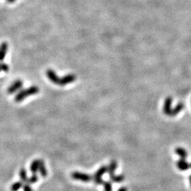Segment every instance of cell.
Wrapping results in <instances>:
<instances>
[{
  "mask_svg": "<svg viewBox=\"0 0 191 191\" xmlns=\"http://www.w3.org/2000/svg\"><path fill=\"white\" fill-rule=\"evenodd\" d=\"M7 49H8V44L6 43H2L0 45V61L2 62L5 58V56L7 52Z\"/></svg>",
  "mask_w": 191,
  "mask_h": 191,
  "instance_id": "9",
  "label": "cell"
},
{
  "mask_svg": "<svg viewBox=\"0 0 191 191\" xmlns=\"http://www.w3.org/2000/svg\"><path fill=\"white\" fill-rule=\"evenodd\" d=\"M23 83L21 80L17 79L15 82H14L11 84L9 86L8 89H7V93L9 94H13L17 92L18 90H20L23 87Z\"/></svg>",
  "mask_w": 191,
  "mask_h": 191,
  "instance_id": "4",
  "label": "cell"
},
{
  "mask_svg": "<svg viewBox=\"0 0 191 191\" xmlns=\"http://www.w3.org/2000/svg\"><path fill=\"white\" fill-rule=\"evenodd\" d=\"M177 167L179 170L181 171H186L189 169L190 165L188 164L187 161H185V159H181L179 161L177 162Z\"/></svg>",
  "mask_w": 191,
  "mask_h": 191,
  "instance_id": "11",
  "label": "cell"
},
{
  "mask_svg": "<svg viewBox=\"0 0 191 191\" xmlns=\"http://www.w3.org/2000/svg\"><path fill=\"white\" fill-rule=\"evenodd\" d=\"M189 180H190V185H191V175L190 176V177H189Z\"/></svg>",
  "mask_w": 191,
  "mask_h": 191,
  "instance_id": "24",
  "label": "cell"
},
{
  "mask_svg": "<svg viewBox=\"0 0 191 191\" xmlns=\"http://www.w3.org/2000/svg\"><path fill=\"white\" fill-rule=\"evenodd\" d=\"M171 104H172V98L171 97L166 98L165 102H164V113H165L166 116H171V113L172 111Z\"/></svg>",
  "mask_w": 191,
  "mask_h": 191,
  "instance_id": "7",
  "label": "cell"
},
{
  "mask_svg": "<svg viewBox=\"0 0 191 191\" xmlns=\"http://www.w3.org/2000/svg\"><path fill=\"white\" fill-rule=\"evenodd\" d=\"M104 191H113L112 183L110 181H104Z\"/></svg>",
  "mask_w": 191,
  "mask_h": 191,
  "instance_id": "19",
  "label": "cell"
},
{
  "mask_svg": "<svg viewBox=\"0 0 191 191\" xmlns=\"http://www.w3.org/2000/svg\"><path fill=\"white\" fill-rule=\"evenodd\" d=\"M19 177L23 183H27L28 181V176L27 172L24 168H22L19 171Z\"/></svg>",
  "mask_w": 191,
  "mask_h": 191,
  "instance_id": "15",
  "label": "cell"
},
{
  "mask_svg": "<svg viewBox=\"0 0 191 191\" xmlns=\"http://www.w3.org/2000/svg\"><path fill=\"white\" fill-rule=\"evenodd\" d=\"M38 171L40 172V176L42 177L45 178L47 176V171L45 166V161L43 159L39 160V169H38Z\"/></svg>",
  "mask_w": 191,
  "mask_h": 191,
  "instance_id": "8",
  "label": "cell"
},
{
  "mask_svg": "<svg viewBox=\"0 0 191 191\" xmlns=\"http://www.w3.org/2000/svg\"><path fill=\"white\" fill-rule=\"evenodd\" d=\"M46 75L51 82H52L53 83H56V84H58L59 82V79L60 78H59V76L57 75L56 72L54 70H51V69L47 70L46 71Z\"/></svg>",
  "mask_w": 191,
  "mask_h": 191,
  "instance_id": "6",
  "label": "cell"
},
{
  "mask_svg": "<svg viewBox=\"0 0 191 191\" xmlns=\"http://www.w3.org/2000/svg\"><path fill=\"white\" fill-rule=\"evenodd\" d=\"M184 108V105H183V103H180L178 104L177 106H176V108H174L173 109H172L171 116H175L178 113H180V112L182 111V110Z\"/></svg>",
  "mask_w": 191,
  "mask_h": 191,
  "instance_id": "14",
  "label": "cell"
},
{
  "mask_svg": "<svg viewBox=\"0 0 191 191\" xmlns=\"http://www.w3.org/2000/svg\"><path fill=\"white\" fill-rule=\"evenodd\" d=\"M107 171H108V167L106 166H103L101 168L99 169V170H97V171L96 172L95 174L94 175V182L96 185H101L104 184V181L103 180V176L104 175L105 173H106Z\"/></svg>",
  "mask_w": 191,
  "mask_h": 191,
  "instance_id": "2",
  "label": "cell"
},
{
  "mask_svg": "<svg viewBox=\"0 0 191 191\" xmlns=\"http://www.w3.org/2000/svg\"><path fill=\"white\" fill-rule=\"evenodd\" d=\"M23 183L22 182V181H18V182L13 183L11 187V191H18L21 188H23Z\"/></svg>",
  "mask_w": 191,
  "mask_h": 191,
  "instance_id": "17",
  "label": "cell"
},
{
  "mask_svg": "<svg viewBox=\"0 0 191 191\" xmlns=\"http://www.w3.org/2000/svg\"><path fill=\"white\" fill-rule=\"evenodd\" d=\"M0 67H1V70L2 71H5V72H6V71H9V66L7 65L6 63H0Z\"/></svg>",
  "mask_w": 191,
  "mask_h": 191,
  "instance_id": "20",
  "label": "cell"
},
{
  "mask_svg": "<svg viewBox=\"0 0 191 191\" xmlns=\"http://www.w3.org/2000/svg\"><path fill=\"white\" fill-rule=\"evenodd\" d=\"M39 169V160L35 159L31 162L30 166V171L33 174H36Z\"/></svg>",
  "mask_w": 191,
  "mask_h": 191,
  "instance_id": "12",
  "label": "cell"
},
{
  "mask_svg": "<svg viewBox=\"0 0 191 191\" xmlns=\"http://www.w3.org/2000/svg\"><path fill=\"white\" fill-rule=\"evenodd\" d=\"M39 88L36 87V86H32V87L28 88V89L19 91L15 96V97H14V101L17 103L22 101L26 98L39 93Z\"/></svg>",
  "mask_w": 191,
  "mask_h": 191,
  "instance_id": "1",
  "label": "cell"
},
{
  "mask_svg": "<svg viewBox=\"0 0 191 191\" xmlns=\"http://www.w3.org/2000/svg\"><path fill=\"white\" fill-rule=\"evenodd\" d=\"M23 191H33L32 188L30 187V184H28V183H26L25 185H23Z\"/></svg>",
  "mask_w": 191,
  "mask_h": 191,
  "instance_id": "21",
  "label": "cell"
},
{
  "mask_svg": "<svg viewBox=\"0 0 191 191\" xmlns=\"http://www.w3.org/2000/svg\"><path fill=\"white\" fill-rule=\"evenodd\" d=\"M190 168H191V164H190Z\"/></svg>",
  "mask_w": 191,
  "mask_h": 191,
  "instance_id": "26",
  "label": "cell"
},
{
  "mask_svg": "<svg viewBox=\"0 0 191 191\" xmlns=\"http://www.w3.org/2000/svg\"><path fill=\"white\" fill-rule=\"evenodd\" d=\"M6 1H7V2H9V3H14V2H15V1H16V0H6Z\"/></svg>",
  "mask_w": 191,
  "mask_h": 191,
  "instance_id": "23",
  "label": "cell"
},
{
  "mask_svg": "<svg viewBox=\"0 0 191 191\" xmlns=\"http://www.w3.org/2000/svg\"><path fill=\"white\" fill-rule=\"evenodd\" d=\"M107 167H108V171H107V172H108L110 177H111V176L115 175V171H116L117 167H118V163H117L116 161L113 160V161H111V163H110L109 165Z\"/></svg>",
  "mask_w": 191,
  "mask_h": 191,
  "instance_id": "10",
  "label": "cell"
},
{
  "mask_svg": "<svg viewBox=\"0 0 191 191\" xmlns=\"http://www.w3.org/2000/svg\"><path fill=\"white\" fill-rule=\"evenodd\" d=\"M118 191H128V189H127V188H125V187H122Z\"/></svg>",
  "mask_w": 191,
  "mask_h": 191,
  "instance_id": "22",
  "label": "cell"
},
{
  "mask_svg": "<svg viewBox=\"0 0 191 191\" xmlns=\"http://www.w3.org/2000/svg\"><path fill=\"white\" fill-rule=\"evenodd\" d=\"M76 79V77L75 75H74V74H69V75H67L59 79L58 84L59 86H62V87H64V86L67 84H69V83L75 82Z\"/></svg>",
  "mask_w": 191,
  "mask_h": 191,
  "instance_id": "5",
  "label": "cell"
},
{
  "mask_svg": "<svg viewBox=\"0 0 191 191\" xmlns=\"http://www.w3.org/2000/svg\"><path fill=\"white\" fill-rule=\"evenodd\" d=\"M71 178L76 181H80L83 183H89L92 180V177L91 175L87 173H82V172L75 171L71 174Z\"/></svg>",
  "mask_w": 191,
  "mask_h": 191,
  "instance_id": "3",
  "label": "cell"
},
{
  "mask_svg": "<svg viewBox=\"0 0 191 191\" xmlns=\"http://www.w3.org/2000/svg\"><path fill=\"white\" fill-rule=\"evenodd\" d=\"M110 178H111V180L113 181V183H121L123 182V181L125 180V176L124 175H118V176H112L110 177Z\"/></svg>",
  "mask_w": 191,
  "mask_h": 191,
  "instance_id": "16",
  "label": "cell"
},
{
  "mask_svg": "<svg viewBox=\"0 0 191 191\" xmlns=\"http://www.w3.org/2000/svg\"><path fill=\"white\" fill-rule=\"evenodd\" d=\"M176 154H178L179 156L181 157V159H186L188 156V153L186 152V150L181 147H178L176 149Z\"/></svg>",
  "mask_w": 191,
  "mask_h": 191,
  "instance_id": "13",
  "label": "cell"
},
{
  "mask_svg": "<svg viewBox=\"0 0 191 191\" xmlns=\"http://www.w3.org/2000/svg\"><path fill=\"white\" fill-rule=\"evenodd\" d=\"M38 181V176L36 174H33L30 178H28L27 183H28V184H34V183H37Z\"/></svg>",
  "mask_w": 191,
  "mask_h": 191,
  "instance_id": "18",
  "label": "cell"
},
{
  "mask_svg": "<svg viewBox=\"0 0 191 191\" xmlns=\"http://www.w3.org/2000/svg\"><path fill=\"white\" fill-rule=\"evenodd\" d=\"M1 70H1V67H0V71H1Z\"/></svg>",
  "mask_w": 191,
  "mask_h": 191,
  "instance_id": "25",
  "label": "cell"
}]
</instances>
